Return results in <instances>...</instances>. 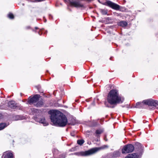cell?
I'll list each match as a JSON object with an SVG mask.
<instances>
[{"instance_id":"52a82bcc","label":"cell","mask_w":158,"mask_h":158,"mask_svg":"<svg viewBox=\"0 0 158 158\" xmlns=\"http://www.w3.org/2000/svg\"><path fill=\"white\" fill-rule=\"evenodd\" d=\"M2 158H15L14 153L11 151H7L3 153Z\"/></svg>"},{"instance_id":"9c48e42d","label":"cell","mask_w":158,"mask_h":158,"mask_svg":"<svg viewBox=\"0 0 158 158\" xmlns=\"http://www.w3.org/2000/svg\"><path fill=\"white\" fill-rule=\"evenodd\" d=\"M7 124L5 122L0 123V130H2L7 127Z\"/></svg>"},{"instance_id":"5bb4252c","label":"cell","mask_w":158,"mask_h":158,"mask_svg":"<svg viewBox=\"0 0 158 158\" xmlns=\"http://www.w3.org/2000/svg\"><path fill=\"white\" fill-rule=\"evenodd\" d=\"M82 141H83V140H78V143L79 144H82L83 142Z\"/></svg>"},{"instance_id":"3957f363","label":"cell","mask_w":158,"mask_h":158,"mask_svg":"<svg viewBox=\"0 0 158 158\" xmlns=\"http://www.w3.org/2000/svg\"><path fill=\"white\" fill-rule=\"evenodd\" d=\"M144 146L141 143L133 142L121 147L119 151L121 156H123L135 152H144Z\"/></svg>"},{"instance_id":"30bf717a","label":"cell","mask_w":158,"mask_h":158,"mask_svg":"<svg viewBox=\"0 0 158 158\" xmlns=\"http://www.w3.org/2000/svg\"><path fill=\"white\" fill-rule=\"evenodd\" d=\"M70 4L71 6H74V7H81V5L80 4L76 2H70Z\"/></svg>"},{"instance_id":"ba28073f","label":"cell","mask_w":158,"mask_h":158,"mask_svg":"<svg viewBox=\"0 0 158 158\" xmlns=\"http://www.w3.org/2000/svg\"><path fill=\"white\" fill-rule=\"evenodd\" d=\"M106 3L107 5L111 8L112 9L116 10H118L120 9V6L112 2L111 1H107Z\"/></svg>"},{"instance_id":"277c9868","label":"cell","mask_w":158,"mask_h":158,"mask_svg":"<svg viewBox=\"0 0 158 158\" xmlns=\"http://www.w3.org/2000/svg\"><path fill=\"white\" fill-rule=\"evenodd\" d=\"M157 100L149 99L138 102L136 105L135 108L140 109L154 110L157 109Z\"/></svg>"},{"instance_id":"4fadbf2b","label":"cell","mask_w":158,"mask_h":158,"mask_svg":"<svg viewBox=\"0 0 158 158\" xmlns=\"http://www.w3.org/2000/svg\"><path fill=\"white\" fill-rule=\"evenodd\" d=\"M4 118V115L2 114L1 113H0V120Z\"/></svg>"},{"instance_id":"8992f818","label":"cell","mask_w":158,"mask_h":158,"mask_svg":"<svg viewBox=\"0 0 158 158\" xmlns=\"http://www.w3.org/2000/svg\"><path fill=\"white\" fill-rule=\"evenodd\" d=\"M7 106L9 108L12 109H18L19 105L16 102L13 100H10L7 103Z\"/></svg>"},{"instance_id":"7a4b0ae2","label":"cell","mask_w":158,"mask_h":158,"mask_svg":"<svg viewBox=\"0 0 158 158\" xmlns=\"http://www.w3.org/2000/svg\"><path fill=\"white\" fill-rule=\"evenodd\" d=\"M105 106L114 108L121 104L124 100L123 96L119 94L118 89L115 84H109L105 86L103 93Z\"/></svg>"},{"instance_id":"7c38bea8","label":"cell","mask_w":158,"mask_h":158,"mask_svg":"<svg viewBox=\"0 0 158 158\" xmlns=\"http://www.w3.org/2000/svg\"><path fill=\"white\" fill-rule=\"evenodd\" d=\"M8 17L12 19L14 18V16L12 13H10L8 15Z\"/></svg>"},{"instance_id":"6da1fadb","label":"cell","mask_w":158,"mask_h":158,"mask_svg":"<svg viewBox=\"0 0 158 158\" xmlns=\"http://www.w3.org/2000/svg\"><path fill=\"white\" fill-rule=\"evenodd\" d=\"M34 119L41 124L48 123L58 127H64L76 122V118L64 110L55 108L40 109Z\"/></svg>"},{"instance_id":"5b68a950","label":"cell","mask_w":158,"mask_h":158,"mask_svg":"<svg viewBox=\"0 0 158 158\" xmlns=\"http://www.w3.org/2000/svg\"><path fill=\"white\" fill-rule=\"evenodd\" d=\"M144 152H135L131 154L121 156V158H141Z\"/></svg>"},{"instance_id":"8fae6325","label":"cell","mask_w":158,"mask_h":158,"mask_svg":"<svg viewBox=\"0 0 158 158\" xmlns=\"http://www.w3.org/2000/svg\"><path fill=\"white\" fill-rule=\"evenodd\" d=\"M119 26L122 27H125L127 25V22L125 21H121L118 24Z\"/></svg>"}]
</instances>
